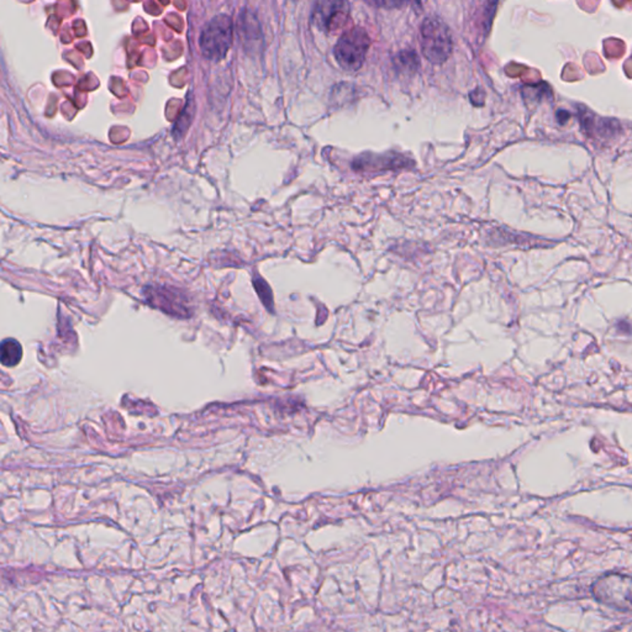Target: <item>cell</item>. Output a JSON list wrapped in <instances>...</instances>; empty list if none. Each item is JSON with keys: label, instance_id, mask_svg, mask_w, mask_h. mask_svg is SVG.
Segmentation results:
<instances>
[{"label": "cell", "instance_id": "1", "mask_svg": "<svg viewBox=\"0 0 632 632\" xmlns=\"http://www.w3.org/2000/svg\"><path fill=\"white\" fill-rule=\"evenodd\" d=\"M234 36L232 19L227 14L214 16L205 25L199 38V48L209 61H222L231 48Z\"/></svg>", "mask_w": 632, "mask_h": 632}, {"label": "cell", "instance_id": "11", "mask_svg": "<svg viewBox=\"0 0 632 632\" xmlns=\"http://www.w3.org/2000/svg\"><path fill=\"white\" fill-rule=\"evenodd\" d=\"M194 114V105L193 100L189 99L187 102V105H185V110L182 111V115H180V119H178V121L175 125V130H173V134H175V137H180L185 131H187V129H188L189 125L192 123V119H193Z\"/></svg>", "mask_w": 632, "mask_h": 632}, {"label": "cell", "instance_id": "12", "mask_svg": "<svg viewBox=\"0 0 632 632\" xmlns=\"http://www.w3.org/2000/svg\"><path fill=\"white\" fill-rule=\"evenodd\" d=\"M254 284H255L256 290L260 295L261 300L263 302L266 307H268L272 310L273 309L272 307V305H273V298H272V293H271L268 284L266 283L263 279L260 278V277H256L254 279Z\"/></svg>", "mask_w": 632, "mask_h": 632}, {"label": "cell", "instance_id": "10", "mask_svg": "<svg viewBox=\"0 0 632 632\" xmlns=\"http://www.w3.org/2000/svg\"><path fill=\"white\" fill-rule=\"evenodd\" d=\"M394 62H396L398 70H401V72H408V73L415 72L420 65L418 55L413 50H404V51L398 53L394 58Z\"/></svg>", "mask_w": 632, "mask_h": 632}, {"label": "cell", "instance_id": "9", "mask_svg": "<svg viewBox=\"0 0 632 632\" xmlns=\"http://www.w3.org/2000/svg\"><path fill=\"white\" fill-rule=\"evenodd\" d=\"M23 357V349L18 341L6 339L1 344V364L6 367H14Z\"/></svg>", "mask_w": 632, "mask_h": 632}, {"label": "cell", "instance_id": "13", "mask_svg": "<svg viewBox=\"0 0 632 632\" xmlns=\"http://www.w3.org/2000/svg\"><path fill=\"white\" fill-rule=\"evenodd\" d=\"M405 3H399V1H391V3H384V1H378V3H372V5H377V6H387V8H392V6H401V5H404Z\"/></svg>", "mask_w": 632, "mask_h": 632}, {"label": "cell", "instance_id": "4", "mask_svg": "<svg viewBox=\"0 0 632 632\" xmlns=\"http://www.w3.org/2000/svg\"><path fill=\"white\" fill-rule=\"evenodd\" d=\"M371 46L369 33L361 28L344 31L334 48L336 61L344 71L357 72L364 66Z\"/></svg>", "mask_w": 632, "mask_h": 632}, {"label": "cell", "instance_id": "3", "mask_svg": "<svg viewBox=\"0 0 632 632\" xmlns=\"http://www.w3.org/2000/svg\"><path fill=\"white\" fill-rule=\"evenodd\" d=\"M421 53L427 61L442 65L447 61L453 50L452 38L442 20L426 18L420 28Z\"/></svg>", "mask_w": 632, "mask_h": 632}, {"label": "cell", "instance_id": "5", "mask_svg": "<svg viewBox=\"0 0 632 632\" xmlns=\"http://www.w3.org/2000/svg\"><path fill=\"white\" fill-rule=\"evenodd\" d=\"M349 18V5L340 0H321L312 10V21L326 33H336L344 28Z\"/></svg>", "mask_w": 632, "mask_h": 632}, {"label": "cell", "instance_id": "7", "mask_svg": "<svg viewBox=\"0 0 632 632\" xmlns=\"http://www.w3.org/2000/svg\"><path fill=\"white\" fill-rule=\"evenodd\" d=\"M147 302L151 303L155 307H158L170 315L187 317L189 315L188 307H185V302H182L180 295L175 292H170V289L147 288Z\"/></svg>", "mask_w": 632, "mask_h": 632}, {"label": "cell", "instance_id": "6", "mask_svg": "<svg viewBox=\"0 0 632 632\" xmlns=\"http://www.w3.org/2000/svg\"><path fill=\"white\" fill-rule=\"evenodd\" d=\"M410 160L405 157L399 156V155H364V156L357 157V160H354V170L357 172H379V170H401L404 167H409Z\"/></svg>", "mask_w": 632, "mask_h": 632}, {"label": "cell", "instance_id": "2", "mask_svg": "<svg viewBox=\"0 0 632 632\" xmlns=\"http://www.w3.org/2000/svg\"><path fill=\"white\" fill-rule=\"evenodd\" d=\"M592 592L601 604L632 613V577L608 573L595 580Z\"/></svg>", "mask_w": 632, "mask_h": 632}, {"label": "cell", "instance_id": "8", "mask_svg": "<svg viewBox=\"0 0 632 632\" xmlns=\"http://www.w3.org/2000/svg\"><path fill=\"white\" fill-rule=\"evenodd\" d=\"M239 31L247 50H257L262 43L260 23L256 15L249 9H244L239 19Z\"/></svg>", "mask_w": 632, "mask_h": 632}]
</instances>
